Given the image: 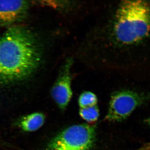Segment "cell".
<instances>
[{
    "label": "cell",
    "instance_id": "cell-1",
    "mask_svg": "<svg viewBox=\"0 0 150 150\" xmlns=\"http://www.w3.org/2000/svg\"><path fill=\"white\" fill-rule=\"evenodd\" d=\"M90 47L105 62H115L123 50L137 45L150 33V3L124 1L115 4L92 33Z\"/></svg>",
    "mask_w": 150,
    "mask_h": 150
},
{
    "label": "cell",
    "instance_id": "cell-2",
    "mask_svg": "<svg viewBox=\"0 0 150 150\" xmlns=\"http://www.w3.org/2000/svg\"><path fill=\"white\" fill-rule=\"evenodd\" d=\"M42 59V48L33 32L23 26H11L0 36V86L27 80Z\"/></svg>",
    "mask_w": 150,
    "mask_h": 150
},
{
    "label": "cell",
    "instance_id": "cell-3",
    "mask_svg": "<svg viewBox=\"0 0 150 150\" xmlns=\"http://www.w3.org/2000/svg\"><path fill=\"white\" fill-rule=\"evenodd\" d=\"M96 138L95 126L87 124L73 125L52 138L46 150H91Z\"/></svg>",
    "mask_w": 150,
    "mask_h": 150
},
{
    "label": "cell",
    "instance_id": "cell-4",
    "mask_svg": "<svg viewBox=\"0 0 150 150\" xmlns=\"http://www.w3.org/2000/svg\"><path fill=\"white\" fill-rule=\"evenodd\" d=\"M150 102V92H139L122 90L113 93L110 96L105 119L121 122L127 119L137 108Z\"/></svg>",
    "mask_w": 150,
    "mask_h": 150
},
{
    "label": "cell",
    "instance_id": "cell-5",
    "mask_svg": "<svg viewBox=\"0 0 150 150\" xmlns=\"http://www.w3.org/2000/svg\"><path fill=\"white\" fill-rule=\"evenodd\" d=\"M73 64L72 58L69 57L65 60L51 89L52 98L62 110L66 109L72 96L71 72Z\"/></svg>",
    "mask_w": 150,
    "mask_h": 150
},
{
    "label": "cell",
    "instance_id": "cell-6",
    "mask_svg": "<svg viewBox=\"0 0 150 150\" xmlns=\"http://www.w3.org/2000/svg\"><path fill=\"white\" fill-rule=\"evenodd\" d=\"M26 1H0V27L11 26L27 17L30 8Z\"/></svg>",
    "mask_w": 150,
    "mask_h": 150
},
{
    "label": "cell",
    "instance_id": "cell-7",
    "mask_svg": "<svg viewBox=\"0 0 150 150\" xmlns=\"http://www.w3.org/2000/svg\"><path fill=\"white\" fill-rule=\"evenodd\" d=\"M46 120L45 114L36 112L23 115L15 121L16 126L25 132L37 131L43 126Z\"/></svg>",
    "mask_w": 150,
    "mask_h": 150
},
{
    "label": "cell",
    "instance_id": "cell-8",
    "mask_svg": "<svg viewBox=\"0 0 150 150\" xmlns=\"http://www.w3.org/2000/svg\"><path fill=\"white\" fill-rule=\"evenodd\" d=\"M79 115L83 120L88 123H93L99 118V108L97 105L85 108H80Z\"/></svg>",
    "mask_w": 150,
    "mask_h": 150
},
{
    "label": "cell",
    "instance_id": "cell-9",
    "mask_svg": "<svg viewBox=\"0 0 150 150\" xmlns=\"http://www.w3.org/2000/svg\"><path fill=\"white\" fill-rule=\"evenodd\" d=\"M97 97L93 93L85 91L81 94L79 98V104L81 108L91 107L97 105Z\"/></svg>",
    "mask_w": 150,
    "mask_h": 150
},
{
    "label": "cell",
    "instance_id": "cell-10",
    "mask_svg": "<svg viewBox=\"0 0 150 150\" xmlns=\"http://www.w3.org/2000/svg\"><path fill=\"white\" fill-rule=\"evenodd\" d=\"M144 123L147 126H149L150 127V116L148 118H146L144 121Z\"/></svg>",
    "mask_w": 150,
    "mask_h": 150
},
{
    "label": "cell",
    "instance_id": "cell-11",
    "mask_svg": "<svg viewBox=\"0 0 150 150\" xmlns=\"http://www.w3.org/2000/svg\"><path fill=\"white\" fill-rule=\"evenodd\" d=\"M1 141H0V143H1Z\"/></svg>",
    "mask_w": 150,
    "mask_h": 150
}]
</instances>
